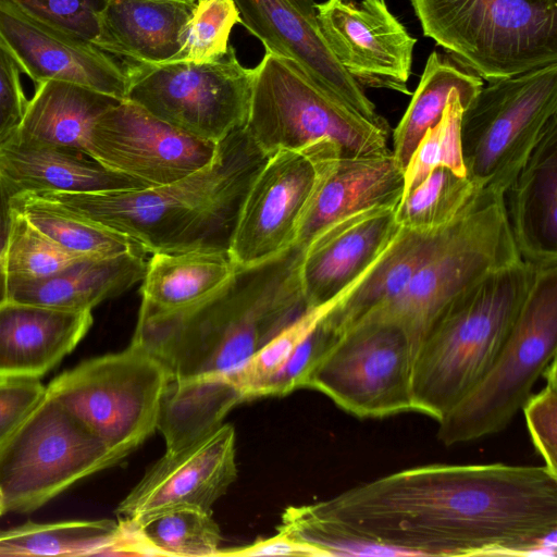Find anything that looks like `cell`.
I'll return each mask as SVG.
<instances>
[{
	"label": "cell",
	"mask_w": 557,
	"mask_h": 557,
	"mask_svg": "<svg viewBox=\"0 0 557 557\" xmlns=\"http://www.w3.org/2000/svg\"><path fill=\"white\" fill-rule=\"evenodd\" d=\"M277 532L318 556L556 550L557 476L545 466L430 465L287 507Z\"/></svg>",
	"instance_id": "cell-1"
},
{
	"label": "cell",
	"mask_w": 557,
	"mask_h": 557,
	"mask_svg": "<svg viewBox=\"0 0 557 557\" xmlns=\"http://www.w3.org/2000/svg\"><path fill=\"white\" fill-rule=\"evenodd\" d=\"M304 249L242 269L216 297L186 313L137 321L132 341L165 368L158 429L166 451L223 423L235 407L228 380L308 308L300 283Z\"/></svg>",
	"instance_id": "cell-2"
},
{
	"label": "cell",
	"mask_w": 557,
	"mask_h": 557,
	"mask_svg": "<svg viewBox=\"0 0 557 557\" xmlns=\"http://www.w3.org/2000/svg\"><path fill=\"white\" fill-rule=\"evenodd\" d=\"M268 156L238 129L211 161L178 181L92 193H27L136 242L146 253L227 249L245 195Z\"/></svg>",
	"instance_id": "cell-3"
},
{
	"label": "cell",
	"mask_w": 557,
	"mask_h": 557,
	"mask_svg": "<svg viewBox=\"0 0 557 557\" xmlns=\"http://www.w3.org/2000/svg\"><path fill=\"white\" fill-rule=\"evenodd\" d=\"M519 260L493 271L433 319L412 368L413 411L440 421L493 363L536 278Z\"/></svg>",
	"instance_id": "cell-4"
},
{
	"label": "cell",
	"mask_w": 557,
	"mask_h": 557,
	"mask_svg": "<svg viewBox=\"0 0 557 557\" xmlns=\"http://www.w3.org/2000/svg\"><path fill=\"white\" fill-rule=\"evenodd\" d=\"M425 37L493 82L557 63V0H410Z\"/></svg>",
	"instance_id": "cell-5"
},
{
	"label": "cell",
	"mask_w": 557,
	"mask_h": 557,
	"mask_svg": "<svg viewBox=\"0 0 557 557\" xmlns=\"http://www.w3.org/2000/svg\"><path fill=\"white\" fill-rule=\"evenodd\" d=\"M557 265L540 268L516 322L491 367L438 422L446 446L504 430L556 359Z\"/></svg>",
	"instance_id": "cell-6"
},
{
	"label": "cell",
	"mask_w": 557,
	"mask_h": 557,
	"mask_svg": "<svg viewBox=\"0 0 557 557\" xmlns=\"http://www.w3.org/2000/svg\"><path fill=\"white\" fill-rule=\"evenodd\" d=\"M519 260L504 195L481 191L406 288L363 319L398 323L418 350L429 325L450 300L493 271Z\"/></svg>",
	"instance_id": "cell-7"
},
{
	"label": "cell",
	"mask_w": 557,
	"mask_h": 557,
	"mask_svg": "<svg viewBox=\"0 0 557 557\" xmlns=\"http://www.w3.org/2000/svg\"><path fill=\"white\" fill-rule=\"evenodd\" d=\"M557 120V63L488 82L461 117L467 176L481 191L505 195Z\"/></svg>",
	"instance_id": "cell-8"
},
{
	"label": "cell",
	"mask_w": 557,
	"mask_h": 557,
	"mask_svg": "<svg viewBox=\"0 0 557 557\" xmlns=\"http://www.w3.org/2000/svg\"><path fill=\"white\" fill-rule=\"evenodd\" d=\"M168 382L163 364L131 341L62 372L45 393L125 458L158 430Z\"/></svg>",
	"instance_id": "cell-9"
},
{
	"label": "cell",
	"mask_w": 557,
	"mask_h": 557,
	"mask_svg": "<svg viewBox=\"0 0 557 557\" xmlns=\"http://www.w3.org/2000/svg\"><path fill=\"white\" fill-rule=\"evenodd\" d=\"M245 129L268 157L320 139L335 143L343 157L389 150L391 128L370 122L290 62L269 52L255 67Z\"/></svg>",
	"instance_id": "cell-10"
},
{
	"label": "cell",
	"mask_w": 557,
	"mask_h": 557,
	"mask_svg": "<svg viewBox=\"0 0 557 557\" xmlns=\"http://www.w3.org/2000/svg\"><path fill=\"white\" fill-rule=\"evenodd\" d=\"M123 459L45 393L0 443V490L5 510L34 511L78 481Z\"/></svg>",
	"instance_id": "cell-11"
},
{
	"label": "cell",
	"mask_w": 557,
	"mask_h": 557,
	"mask_svg": "<svg viewBox=\"0 0 557 557\" xmlns=\"http://www.w3.org/2000/svg\"><path fill=\"white\" fill-rule=\"evenodd\" d=\"M123 67L126 100L190 136L219 144L246 125L255 69L244 66L232 46L213 62L126 61Z\"/></svg>",
	"instance_id": "cell-12"
},
{
	"label": "cell",
	"mask_w": 557,
	"mask_h": 557,
	"mask_svg": "<svg viewBox=\"0 0 557 557\" xmlns=\"http://www.w3.org/2000/svg\"><path fill=\"white\" fill-rule=\"evenodd\" d=\"M416 354L398 323L362 319L338 336L308 374L304 388L324 394L361 419L413 411Z\"/></svg>",
	"instance_id": "cell-13"
},
{
	"label": "cell",
	"mask_w": 557,
	"mask_h": 557,
	"mask_svg": "<svg viewBox=\"0 0 557 557\" xmlns=\"http://www.w3.org/2000/svg\"><path fill=\"white\" fill-rule=\"evenodd\" d=\"M341 156L335 143L320 139L267 158L245 195L227 247L240 269L270 262L296 246L304 216Z\"/></svg>",
	"instance_id": "cell-14"
},
{
	"label": "cell",
	"mask_w": 557,
	"mask_h": 557,
	"mask_svg": "<svg viewBox=\"0 0 557 557\" xmlns=\"http://www.w3.org/2000/svg\"><path fill=\"white\" fill-rule=\"evenodd\" d=\"M216 145L190 136L125 99L95 121L87 153L109 170L151 187L200 170L213 158Z\"/></svg>",
	"instance_id": "cell-15"
},
{
	"label": "cell",
	"mask_w": 557,
	"mask_h": 557,
	"mask_svg": "<svg viewBox=\"0 0 557 557\" xmlns=\"http://www.w3.org/2000/svg\"><path fill=\"white\" fill-rule=\"evenodd\" d=\"M240 23L267 52L300 70L318 87L377 126L389 128L375 104L338 63L320 25L313 0H233Z\"/></svg>",
	"instance_id": "cell-16"
},
{
	"label": "cell",
	"mask_w": 557,
	"mask_h": 557,
	"mask_svg": "<svg viewBox=\"0 0 557 557\" xmlns=\"http://www.w3.org/2000/svg\"><path fill=\"white\" fill-rule=\"evenodd\" d=\"M315 8L333 54L360 86L411 95L407 83L417 38L385 0H326Z\"/></svg>",
	"instance_id": "cell-17"
},
{
	"label": "cell",
	"mask_w": 557,
	"mask_h": 557,
	"mask_svg": "<svg viewBox=\"0 0 557 557\" xmlns=\"http://www.w3.org/2000/svg\"><path fill=\"white\" fill-rule=\"evenodd\" d=\"M237 478L236 434L222 423L195 442L165 451L119 504V519L174 506L212 510Z\"/></svg>",
	"instance_id": "cell-18"
},
{
	"label": "cell",
	"mask_w": 557,
	"mask_h": 557,
	"mask_svg": "<svg viewBox=\"0 0 557 557\" xmlns=\"http://www.w3.org/2000/svg\"><path fill=\"white\" fill-rule=\"evenodd\" d=\"M0 39L34 84L61 81L126 99L123 64L83 38L60 32L0 0Z\"/></svg>",
	"instance_id": "cell-19"
},
{
	"label": "cell",
	"mask_w": 557,
	"mask_h": 557,
	"mask_svg": "<svg viewBox=\"0 0 557 557\" xmlns=\"http://www.w3.org/2000/svg\"><path fill=\"white\" fill-rule=\"evenodd\" d=\"M396 208L380 206L354 213L311 239L300 262L308 309L338 299L370 269L399 230Z\"/></svg>",
	"instance_id": "cell-20"
},
{
	"label": "cell",
	"mask_w": 557,
	"mask_h": 557,
	"mask_svg": "<svg viewBox=\"0 0 557 557\" xmlns=\"http://www.w3.org/2000/svg\"><path fill=\"white\" fill-rule=\"evenodd\" d=\"M91 324V311L7 300L0 305V379L39 380L75 349Z\"/></svg>",
	"instance_id": "cell-21"
},
{
	"label": "cell",
	"mask_w": 557,
	"mask_h": 557,
	"mask_svg": "<svg viewBox=\"0 0 557 557\" xmlns=\"http://www.w3.org/2000/svg\"><path fill=\"white\" fill-rule=\"evenodd\" d=\"M507 219L521 259L557 265V120L504 195Z\"/></svg>",
	"instance_id": "cell-22"
},
{
	"label": "cell",
	"mask_w": 557,
	"mask_h": 557,
	"mask_svg": "<svg viewBox=\"0 0 557 557\" xmlns=\"http://www.w3.org/2000/svg\"><path fill=\"white\" fill-rule=\"evenodd\" d=\"M403 194L404 170L391 149L368 156H341L304 216L296 246L305 249L320 232L354 213L398 206Z\"/></svg>",
	"instance_id": "cell-23"
},
{
	"label": "cell",
	"mask_w": 557,
	"mask_h": 557,
	"mask_svg": "<svg viewBox=\"0 0 557 557\" xmlns=\"http://www.w3.org/2000/svg\"><path fill=\"white\" fill-rule=\"evenodd\" d=\"M240 270L222 248L151 253L140 281L137 321L189 312L222 293Z\"/></svg>",
	"instance_id": "cell-24"
},
{
	"label": "cell",
	"mask_w": 557,
	"mask_h": 557,
	"mask_svg": "<svg viewBox=\"0 0 557 557\" xmlns=\"http://www.w3.org/2000/svg\"><path fill=\"white\" fill-rule=\"evenodd\" d=\"M195 2L108 0L94 45L128 62L178 60Z\"/></svg>",
	"instance_id": "cell-25"
},
{
	"label": "cell",
	"mask_w": 557,
	"mask_h": 557,
	"mask_svg": "<svg viewBox=\"0 0 557 557\" xmlns=\"http://www.w3.org/2000/svg\"><path fill=\"white\" fill-rule=\"evenodd\" d=\"M146 252L85 258L41 278L8 280V300L67 311H91L140 282Z\"/></svg>",
	"instance_id": "cell-26"
},
{
	"label": "cell",
	"mask_w": 557,
	"mask_h": 557,
	"mask_svg": "<svg viewBox=\"0 0 557 557\" xmlns=\"http://www.w3.org/2000/svg\"><path fill=\"white\" fill-rule=\"evenodd\" d=\"M0 178L13 196L27 193H92L143 187L89 154L71 148L8 139L0 145Z\"/></svg>",
	"instance_id": "cell-27"
},
{
	"label": "cell",
	"mask_w": 557,
	"mask_h": 557,
	"mask_svg": "<svg viewBox=\"0 0 557 557\" xmlns=\"http://www.w3.org/2000/svg\"><path fill=\"white\" fill-rule=\"evenodd\" d=\"M449 226L433 231L399 226L370 269L324 313L323 324L338 337L396 298L442 242Z\"/></svg>",
	"instance_id": "cell-28"
},
{
	"label": "cell",
	"mask_w": 557,
	"mask_h": 557,
	"mask_svg": "<svg viewBox=\"0 0 557 557\" xmlns=\"http://www.w3.org/2000/svg\"><path fill=\"white\" fill-rule=\"evenodd\" d=\"M117 101L120 100L73 83L41 82L36 84L23 119L10 139L29 145L71 148L87 153L92 124Z\"/></svg>",
	"instance_id": "cell-29"
},
{
	"label": "cell",
	"mask_w": 557,
	"mask_h": 557,
	"mask_svg": "<svg viewBox=\"0 0 557 557\" xmlns=\"http://www.w3.org/2000/svg\"><path fill=\"white\" fill-rule=\"evenodd\" d=\"M483 79L455 58L432 52L406 112L393 131L392 152L403 170L428 129L440 120L457 92L463 109L483 87Z\"/></svg>",
	"instance_id": "cell-30"
},
{
	"label": "cell",
	"mask_w": 557,
	"mask_h": 557,
	"mask_svg": "<svg viewBox=\"0 0 557 557\" xmlns=\"http://www.w3.org/2000/svg\"><path fill=\"white\" fill-rule=\"evenodd\" d=\"M119 521L126 528L139 556H216L222 534L212 510L174 506Z\"/></svg>",
	"instance_id": "cell-31"
},
{
	"label": "cell",
	"mask_w": 557,
	"mask_h": 557,
	"mask_svg": "<svg viewBox=\"0 0 557 557\" xmlns=\"http://www.w3.org/2000/svg\"><path fill=\"white\" fill-rule=\"evenodd\" d=\"M120 536L112 520L28 521L0 530V556L117 555Z\"/></svg>",
	"instance_id": "cell-32"
},
{
	"label": "cell",
	"mask_w": 557,
	"mask_h": 557,
	"mask_svg": "<svg viewBox=\"0 0 557 557\" xmlns=\"http://www.w3.org/2000/svg\"><path fill=\"white\" fill-rule=\"evenodd\" d=\"M12 206L42 234L73 253L110 257L143 250L127 236L84 221L60 206L32 194L13 196Z\"/></svg>",
	"instance_id": "cell-33"
},
{
	"label": "cell",
	"mask_w": 557,
	"mask_h": 557,
	"mask_svg": "<svg viewBox=\"0 0 557 557\" xmlns=\"http://www.w3.org/2000/svg\"><path fill=\"white\" fill-rule=\"evenodd\" d=\"M481 193L468 177L435 168L396 208L399 226L433 231L451 225Z\"/></svg>",
	"instance_id": "cell-34"
},
{
	"label": "cell",
	"mask_w": 557,
	"mask_h": 557,
	"mask_svg": "<svg viewBox=\"0 0 557 557\" xmlns=\"http://www.w3.org/2000/svg\"><path fill=\"white\" fill-rule=\"evenodd\" d=\"M463 110L460 96L454 92L441 120L426 131L404 169L403 197L437 166H445L458 175L467 176L460 134Z\"/></svg>",
	"instance_id": "cell-35"
},
{
	"label": "cell",
	"mask_w": 557,
	"mask_h": 557,
	"mask_svg": "<svg viewBox=\"0 0 557 557\" xmlns=\"http://www.w3.org/2000/svg\"><path fill=\"white\" fill-rule=\"evenodd\" d=\"M85 258L90 257L65 250L13 208L7 251L8 280L47 277Z\"/></svg>",
	"instance_id": "cell-36"
},
{
	"label": "cell",
	"mask_w": 557,
	"mask_h": 557,
	"mask_svg": "<svg viewBox=\"0 0 557 557\" xmlns=\"http://www.w3.org/2000/svg\"><path fill=\"white\" fill-rule=\"evenodd\" d=\"M237 23L240 16L233 0H196L178 60L208 63L221 59Z\"/></svg>",
	"instance_id": "cell-37"
},
{
	"label": "cell",
	"mask_w": 557,
	"mask_h": 557,
	"mask_svg": "<svg viewBox=\"0 0 557 557\" xmlns=\"http://www.w3.org/2000/svg\"><path fill=\"white\" fill-rule=\"evenodd\" d=\"M28 16L94 44L108 0H7Z\"/></svg>",
	"instance_id": "cell-38"
},
{
	"label": "cell",
	"mask_w": 557,
	"mask_h": 557,
	"mask_svg": "<svg viewBox=\"0 0 557 557\" xmlns=\"http://www.w3.org/2000/svg\"><path fill=\"white\" fill-rule=\"evenodd\" d=\"M545 387L531 395L522 407L527 426L536 451L544 460V466L557 476V374L556 359L552 361L544 374Z\"/></svg>",
	"instance_id": "cell-39"
},
{
	"label": "cell",
	"mask_w": 557,
	"mask_h": 557,
	"mask_svg": "<svg viewBox=\"0 0 557 557\" xmlns=\"http://www.w3.org/2000/svg\"><path fill=\"white\" fill-rule=\"evenodd\" d=\"M22 73L16 59L0 39V145L14 135L28 102Z\"/></svg>",
	"instance_id": "cell-40"
},
{
	"label": "cell",
	"mask_w": 557,
	"mask_h": 557,
	"mask_svg": "<svg viewBox=\"0 0 557 557\" xmlns=\"http://www.w3.org/2000/svg\"><path fill=\"white\" fill-rule=\"evenodd\" d=\"M39 380L0 379V443L45 395Z\"/></svg>",
	"instance_id": "cell-41"
},
{
	"label": "cell",
	"mask_w": 557,
	"mask_h": 557,
	"mask_svg": "<svg viewBox=\"0 0 557 557\" xmlns=\"http://www.w3.org/2000/svg\"><path fill=\"white\" fill-rule=\"evenodd\" d=\"M318 556L308 546L297 543L277 532L276 535L260 539L253 543L233 549H220L216 556Z\"/></svg>",
	"instance_id": "cell-42"
},
{
	"label": "cell",
	"mask_w": 557,
	"mask_h": 557,
	"mask_svg": "<svg viewBox=\"0 0 557 557\" xmlns=\"http://www.w3.org/2000/svg\"><path fill=\"white\" fill-rule=\"evenodd\" d=\"M13 194L0 178V305L8 300L7 251L12 223Z\"/></svg>",
	"instance_id": "cell-43"
},
{
	"label": "cell",
	"mask_w": 557,
	"mask_h": 557,
	"mask_svg": "<svg viewBox=\"0 0 557 557\" xmlns=\"http://www.w3.org/2000/svg\"><path fill=\"white\" fill-rule=\"evenodd\" d=\"M7 513L5 510V503H4V496L2 494V491L0 490V516Z\"/></svg>",
	"instance_id": "cell-44"
},
{
	"label": "cell",
	"mask_w": 557,
	"mask_h": 557,
	"mask_svg": "<svg viewBox=\"0 0 557 557\" xmlns=\"http://www.w3.org/2000/svg\"><path fill=\"white\" fill-rule=\"evenodd\" d=\"M180 1L195 2L196 0H180Z\"/></svg>",
	"instance_id": "cell-45"
}]
</instances>
